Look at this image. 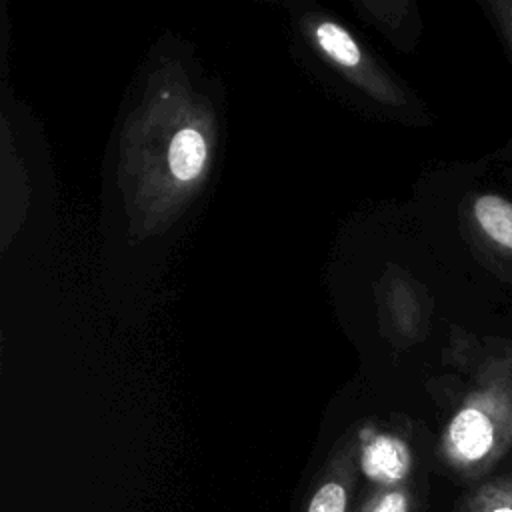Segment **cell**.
<instances>
[{
	"instance_id": "obj_1",
	"label": "cell",
	"mask_w": 512,
	"mask_h": 512,
	"mask_svg": "<svg viewBox=\"0 0 512 512\" xmlns=\"http://www.w3.org/2000/svg\"><path fill=\"white\" fill-rule=\"evenodd\" d=\"M512 450V340L492 338L474 386L442 436L446 464L464 478H480Z\"/></svg>"
},
{
	"instance_id": "obj_2",
	"label": "cell",
	"mask_w": 512,
	"mask_h": 512,
	"mask_svg": "<svg viewBox=\"0 0 512 512\" xmlns=\"http://www.w3.org/2000/svg\"><path fill=\"white\" fill-rule=\"evenodd\" d=\"M356 472L352 454L334 458L314 482L302 512H350Z\"/></svg>"
},
{
	"instance_id": "obj_3",
	"label": "cell",
	"mask_w": 512,
	"mask_h": 512,
	"mask_svg": "<svg viewBox=\"0 0 512 512\" xmlns=\"http://www.w3.org/2000/svg\"><path fill=\"white\" fill-rule=\"evenodd\" d=\"M360 468L378 486L398 484L408 480L412 456L402 440L382 434L364 442L360 452Z\"/></svg>"
},
{
	"instance_id": "obj_6",
	"label": "cell",
	"mask_w": 512,
	"mask_h": 512,
	"mask_svg": "<svg viewBox=\"0 0 512 512\" xmlns=\"http://www.w3.org/2000/svg\"><path fill=\"white\" fill-rule=\"evenodd\" d=\"M206 160L204 138L194 128L180 130L168 148V164L178 180H192L198 176Z\"/></svg>"
},
{
	"instance_id": "obj_4",
	"label": "cell",
	"mask_w": 512,
	"mask_h": 512,
	"mask_svg": "<svg viewBox=\"0 0 512 512\" xmlns=\"http://www.w3.org/2000/svg\"><path fill=\"white\" fill-rule=\"evenodd\" d=\"M472 218L496 256L512 258V202L500 194H480L472 202Z\"/></svg>"
},
{
	"instance_id": "obj_7",
	"label": "cell",
	"mask_w": 512,
	"mask_h": 512,
	"mask_svg": "<svg viewBox=\"0 0 512 512\" xmlns=\"http://www.w3.org/2000/svg\"><path fill=\"white\" fill-rule=\"evenodd\" d=\"M356 512H416V494L406 482L378 486Z\"/></svg>"
},
{
	"instance_id": "obj_9",
	"label": "cell",
	"mask_w": 512,
	"mask_h": 512,
	"mask_svg": "<svg viewBox=\"0 0 512 512\" xmlns=\"http://www.w3.org/2000/svg\"><path fill=\"white\" fill-rule=\"evenodd\" d=\"M494 18L502 30L504 40L508 42L510 50H512V0H496L490 4Z\"/></svg>"
},
{
	"instance_id": "obj_8",
	"label": "cell",
	"mask_w": 512,
	"mask_h": 512,
	"mask_svg": "<svg viewBox=\"0 0 512 512\" xmlns=\"http://www.w3.org/2000/svg\"><path fill=\"white\" fill-rule=\"evenodd\" d=\"M316 36H318V42L324 48V52L330 54L340 64L354 66L358 62V58H360L358 46L348 36V32H344L340 26H336L332 22H324L318 26Z\"/></svg>"
},
{
	"instance_id": "obj_5",
	"label": "cell",
	"mask_w": 512,
	"mask_h": 512,
	"mask_svg": "<svg viewBox=\"0 0 512 512\" xmlns=\"http://www.w3.org/2000/svg\"><path fill=\"white\" fill-rule=\"evenodd\" d=\"M456 512H512V468L466 492Z\"/></svg>"
}]
</instances>
